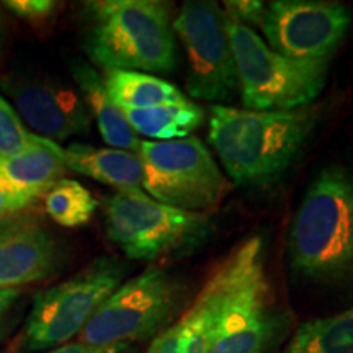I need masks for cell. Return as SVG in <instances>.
I'll return each mask as SVG.
<instances>
[{"mask_svg": "<svg viewBox=\"0 0 353 353\" xmlns=\"http://www.w3.org/2000/svg\"><path fill=\"white\" fill-rule=\"evenodd\" d=\"M319 110L312 105L257 112L214 105L208 139L236 183L260 185L288 169L316 128Z\"/></svg>", "mask_w": 353, "mask_h": 353, "instance_id": "1", "label": "cell"}, {"mask_svg": "<svg viewBox=\"0 0 353 353\" xmlns=\"http://www.w3.org/2000/svg\"><path fill=\"white\" fill-rule=\"evenodd\" d=\"M82 48L108 70L169 72L175 68L170 6L159 0L85 2Z\"/></svg>", "mask_w": 353, "mask_h": 353, "instance_id": "2", "label": "cell"}, {"mask_svg": "<svg viewBox=\"0 0 353 353\" xmlns=\"http://www.w3.org/2000/svg\"><path fill=\"white\" fill-rule=\"evenodd\" d=\"M290 268L312 280L353 273V174L322 169L294 213L286 242Z\"/></svg>", "mask_w": 353, "mask_h": 353, "instance_id": "3", "label": "cell"}, {"mask_svg": "<svg viewBox=\"0 0 353 353\" xmlns=\"http://www.w3.org/2000/svg\"><path fill=\"white\" fill-rule=\"evenodd\" d=\"M245 110L283 112L307 107L327 81V61H296L273 51L254 30L226 19Z\"/></svg>", "mask_w": 353, "mask_h": 353, "instance_id": "4", "label": "cell"}, {"mask_svg": "<svg viewBox=\"0 0 353 353\" xmlns=\"http://www.w3.org/2000/svg\"><path fill=\"white\" fill-rule=\"evenodd\" d=\"M126 273L123 260L101 255L63 283L38 293L17 341V352L52 350L81 335Z\"/></svg>", "mask_w": 353, "mask_h": 353, "instance_id": "5", "label": "cell"}, {"mask_svg": "<svg viewBox=\"0 0 353 353\" xmlns=\"http://www.w3.org/2000/svg\"><path fill=\"white\" fill-rule=\"evenodd\" d=\"M182 298L183 286L174 273L151 265L101 303L79 335V342L112 347L152 341L170 324Z\"/></svg>", "mask_w": 353, "mask_h": 353, "instance_id": "6", "label": "cell"}, {"mask_svg": "<svg viewBox=\"0 0 353 353\" xmlns=\"http://www.w3.org/2000/svg\"><path fill=\"white\" fill-rule=\"evenodd\" d=\"M103 223L128 259L144 262L192 249L210 232L206 214L172 208L143 188L118 190L107 198Z\"/></svg>", "mask_w": 353, "mask_h": 353, "instance_id": "7", "label": "cell"}, {"mask_svg": "<svg viewBox=\"0 0 353 353\" xmlns=\"http://www.w3.org/2000/svg\"><path fill=\"white\" fill-rule=\"evenodd\" d=\"M143 190L172 208L208 213L228 192V182L206 145L195 136L175 141H141Z\"/></svg>", "mask_w": 353, "mask_h": 353, "instance_id": "8", "label": "cell"}, {"mask_svg": "<svg viewBox=\"0 0 353 353\" xmlns=\"http://www.w3.org/2000/svg\"><path fill=\"white\" fill-rule=\"evenodd\" d=\"M172 30L187 52V90L192 99L226 101L239 94L226 17L218 3L185 2L172 21Z\"/></svg>", "mask_w": 353, "mask_h": 353, "instance_id": "9", "label": "cell"}, {"mask_svg": "<svg viewBox=\"0 0 353 353\" xmlns=\"http://www.w3.org/2000/svg\"><path fill=\"white\" fill-rule=\"evenodd\" d=\"M352 12L329 0H275L267 3L262 32L278 54L296 61H327L347 37Z\"/></svg>", "mask_w": 353, "mask_h": 353, "instance_id": "10", "label": "cell"}, {"mask_svg": "<svg viewBox=\"0 0 353 353\" xmlns=\"http://www.w3.org/2000/svg\"><path fill=\"white\" fill-rule=\"evenodd\" d=\"M263 252V241L259 236H250L234 247L213 268L182 316L157 334L144 353H208L228 294L254 259Z\"/></svg>", "mask_w": 353, "mask_h": 353, "instance_id": "11", "label": "cell"}, {"mask_svg": "<svg viewBox=\"0 0 353 353\" xmlns=\"http://www.w3.org/2000/svg\"><path fill=\"white\" fill-rule=\"evenodd\" d=\"M0 88L21 120L41 138L59 143L90 130L92 117L81 94L61 79L13 72L0 77Z\"/></svg>", "mask_w": 353, "mask_h": 353, "instance_id": "12", "label": "cell"}, {"mask_svg": "<svg viewBox=\"0 0 353 353\" xmlns=\"http://www.w3.org/2000/svg\"><path fill=\"white\" fill-rule=\"evenodd\" d=\"M275 325L263 252L228 294L208 353H267Z\"/></svg>", "mask_w": 353, "mask_h": 353, "instance_id": "13", "label": "cell"}, {"mask_svg": "<svg viewBox=\"0 0 353 353\" xmlns=\"http://www.w3.org/2000/svg\"><path fill=\"white\" fill-rule=\"evenodd\" d=\"M59 247L54 236L34 221L0 226V290L44 280L56 270Z\"/></svg>", "mask_w": 353, "mask_h": 353, "instance_id": "14", "label": "cell"}, {"mask_svg": "<svg viewBox=\"0 0 353 353\" xmlns=\"http://www.w3.org/2000/svg\"><path fill=\"white\" fill-rule=\"evenodd\" d=\"M70 74L105 143L113 149L138 152V134L128 123L125 112L108 95L103 77L85 61H70Z\"/></svg>", "mask_w": 353, "mask_h": 353, "instance_id": "15", "label": "cell"}, {"mask_svg": "<svg viewBox=\"0 0 353 353\" xmlns=\"http://www.w3.org/2000/svg\"><path fill=\"white\" fill-rule=\"evenodd\" d=\"M65 170L64 149L38 134L19 156L0 157V176L34 198L46 195L63 179Z\"/></svg>", "mask_w": 353, "mask_h": 353, "instance_id": "16", "label": "cell"}, {"mask_svg": "<svg viewBox=\"0 0 353 353\" xmlns=\"http://www.w3.org/2000/svg\"><path fill=\"white\" fill-rule=\"evenodd\" d=\"M69 170L117 190L143 188V164L136 152L74 143L64 149Z\"/></svg>", "mask_w": 353, "mask_h": 353, "instance_id": "17", "label": "cell"}, {"mask_svg": "<svg viewBox=\"0 0 353 353\" xmlns=\"http://www.w3.org/2000/svg\"><path fill=\"white\" fill-rule=\"evenodd\" d=\"M132 131L154 141L185 139L203 123L205 113L187 99L149 108L123 110Z\"/></svg>", "mask_w": 353, "mask_h": 353, "instance_id": "18", "label": "cell"}, {"mask_svg": "<svg viewBox=\"0 0 353 353\" xmlns=\"http://www.w3.org/2000/svg\"><path fill=\"white\" fill-rule=\"evenodd\" d=\"M103 82L108 95L121 110L149 108L185 99L174 83L138 70H108Z\"/></svg>", "mask_w": 353, "mask_h": 353, "instance_id": "19", "label": "cell"}, {"mask_svg": "<svg viewBox=\"0 0 353 353\" xmlns=\"http://www.w3.org/2000/svg\"><path fill=\"white\" fill-rule=\"evenodd\" d=\"M283 353H353V306L304 322Z\"/></svg>", "mask_w": 353, "mask_h": 353, "instance_id": "20", "label": "cell"}, {"mask_svg": "<svg viewBox=\"0 0 353 353\" xmlns=\"http://www.w3.org/2000/svg\"><path fill=\"white\" fill-rule=\"evenodd\" d=\"M46 213L64 228H79L90 221L99 201L77 180L61 179L44 195Z\"/></svg>", "mask_w": 353, "mask_h": 353, "instance_id": "21", "label": "cell"}, {"mask_svg": "<svg viewBox=\"0 0 353 353\" xmlns=\"http://www.w3.org/2000/svg\"><path fill=\"white\" fill-rule=\"evenodd\" d=\"M33 138V132L25 130L19 113L0 97V157L19 156L32 144Z\"/></svg>", "mask_w": 353, "mask_h": 353, "instance_id": "22", "label": "cell"}, {"mask_svg": "<svg viewBox=\"0 0 353 353\" xmlns=\"http://www.w3.org/2000/svg\"><path fill=\"white\" fill-rule=\"evenodd\" d=\"M223 12L228 20L244 25L255 32V28H262L267 3L259 0H229L224 2Z\"/></svg>", "mask_w": 353, "mask_h": 353, "instance_id": "23", "label": "cell"}, {"mask_svg": "<svg viewBox=\"0 0 353 353\" xmlns=\"http://www.w3.org/2000/svg\"><path fill=\"white\" fill-rule=\"evenodd\" d=\"M3 8L32 25H43L54 15L57 3L51 0H7Z\"/></svg>", "mask_w": 353, "mask_h": 353, "instance_id": "24", "label": "cell"}, {"mask_svg": "<svg viewBox=\"0 0 353 353\" xmlns=\"http://www.w3.org/2000/svg\"><path fill=\"white\" fill-rule=\"evenodd\" d=\"M34 200L37 198L12 187L10 183L0 176V221L7 218V216H12L21 210L28 208Z\"/></svg>", "mask_w": 353, "mask_h": 353, "instance_id": "25", "label": "cell"}, {"mask_svg": "<svg viewBox=\"0 0 353 353\" xmlns=\"http://www.w3.org/2000/svg\"><path fill=\"white\" fill-rule=\"evenodd\" d=\"M46 353H132L131 345H112V347H92L85 343H65L56 347Z\"/></svg>", "mask_w": 353, "mask_h": 353, "instance_id": "26", "label": "cell"}, {"mask_svg": "<svg viewBox=\"0 0 353 353\" xmlns=\"http://www.w3.org/2000/svg\"><path fill=\"white\" fill-rule=\"evenodd\" d=\"M21 291L19 288H6L0 290V324L8 316L17 301L20 299Z\"/></svg>", "mask_w": 353, "mask_h": 353, "instance_id": "27", "label": "cell"}, {"mask_svg": "<svg viewBox=\"0 0 353 353\" xmlns=\"http://www.w3.org/2000/svg\"><path fill=\"white\" fill-rule=\"evenodd\" d=\"M6 8L0 3V57L6 54L8 46V37H10V25L6 15Z\"/></svg>", "mask_w": 353, "mask_h": 353, "instance_id": "28", "label": "cell"}]
</instances>
